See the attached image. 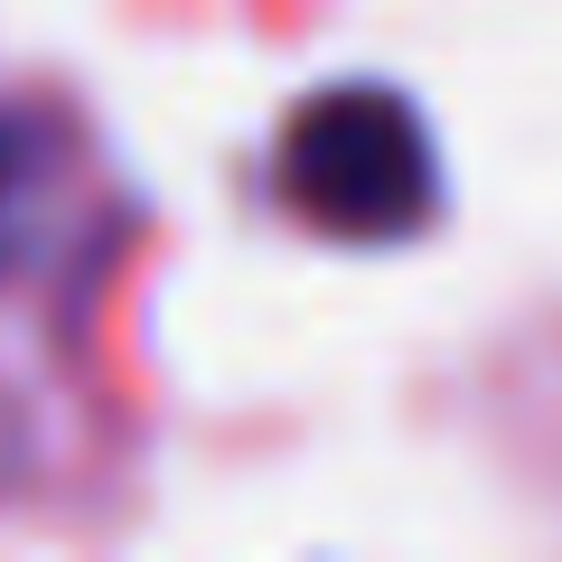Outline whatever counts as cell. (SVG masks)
Returning <instances> with one entry per match:
<instances>
[{
    "label": "cell",
    "mask_w": 562,
    "mask_h": 562,
    "mask_svg": "<svg viewBox=\"0 0 562 562\" xmlns=\"http://www.w3.org/2000/svg\"><path fill=\"white\" fill-rule=\"evenodd\" d=\"M281 198L319 235H413L431 216V140L394 94H366V85L310 94L281 132Z\"/></svg>",
    "instance_id": "obj_1"
},
{
    "label": "cell",
    "mask_w": 562,
    "mask_h": 562,
    "mask_svg": "<svg viewBox=\"0 0 562 562\" xmlns=\"http://www.w3.org/2000/svg\"><path fill=\"white\" fill-rule=\"evenodd\" d=\"M76 216V132L0 103V281H29Z\"/></svg>",
    "instance_id": "obj_2"
}]
</instances>
